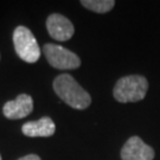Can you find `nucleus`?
<instances>
[{
	"instance_id": "nucleus-9",
	"label": "nucleus",
	"mask_w": 160,
	"mask_h": 160,
	"mask_svg": "<svg viewBox=\"0 0 160 160\" xmlns=\"http://www.w3.org/2000/svg\"><path fill=\"white\" fill-rule=\"evenodd\" d=\"M81 5L96 13H107L113 10L115 5L114 0H82Z\"/></svg>"
},
{
	"instance_id": "nucleus-7",
	"label": "nucleus",
	"mask_w": 160,
	"mask_h": 160,
	"mask_svg": "<svg viewBox=\"0 0 160 160\" xmlns=\"http://www.w3.org/2000/svg\"><path fill=\"white\" fill-rule=\"evenodd\" d=\"M33 110V100L28 94H20L14 100L8 101L2 107V114L6 119L19 120L30 115Z\"/></svg>"
},
{
	"instance_id": "nucleus-11",
	"label": "nucleus",
	"mask_w": 160,
	"mask_h": 160,
	"mask_svg": "<svg viewBox=\"0 0 160 160\" xmlns=\"http://www.w3.org/2000/svg\"><path fill=\"white\" fill-rule=\"evenodd\" d=\"M0 160H1V155H0Z\"/></svg>"
},
{
	"instance_id": "nucleus-10",
	"label": "nucleus",
	"mask_w": 160,
	"mask_h": 160,
	"mask_svg": "<svg viewBox=\"0 0 160 160\" xmlns=\"http://www.w3.org/2000/svg\"><path fill=\"white\" fill-rule=\"evenodd\" d=\"M18 160H42V159H40L37 154H28V155H25V157L19 158Z\"/></svg>"
},
{
	"instance_id": "nucleus-2",
	"label": "nucleus",
	"mask_w": 160,
	"mask_h": 160,
	"mask_svg": "<svg viewBox=\"0 0 160 160\" xmlns=\"http://www.w3.org/2000/svg\"><path fill=\"white\" fill-rule=\"evenodd\" d=\"M148 90V82L140 75H129L121 77L113 90L115 100L121 103L138 102L143 100Z\"/></svg>"
},
{
	"instance_id": "nucleus-5",
	"label": "nucleus",
	"mask_w": 160,
	"mask_h": 160,
	"mask_svg": "<svg viewBox=\"0 0 160 160\" xmlns=\"http://www.w3.org/2000/svg\"><path fill=\"white\" fill-rule=\"evenodd\" d=\"M46 29L50 37L58 42L69 40L75 33L72 23L59 13H52L46 19Z\"/></svg>"
},
{
	"instance_id": "nucleus-1",
	"label": "nucleus",
	"mask_w": 160,
	"mask_h": 160,
	"mask_svg": "<svg viewBox=\"0 0 160 160\" xmlns=\"http://www.w3.org/2000/svg\"><path fill=\"white\" fill-rule=\"evenodd\" d=\"M53 90L71 108L83 110L92 103V96L77 83L71 75L61 74L53 80Z\"/></svg>"
},
{
	"instance_id": "nucleus-8",
	"label": "nucleus",
	"mask_w": 160,
	"mask_h": 160,
	"mask_svg": "<svg viewBox=\"0 0 160 160\" xmlns=\"http://www.w3.org/2000/svg\"><path fill=\"white\" fill-rule=\"evenodd\" d=\"M22 132L24 135L29 138H49L55 134L56 126L51 118L44 116L38 121H30L24 123Z\"/></svg>"
},
{
	"instance_id": "nucleus-6",
	"label": "nucleus",
	"mask_w": 160,
	"mask_h": 160,
	"mask_svg": "<svg viewBox=\"0 0 160 160\" xmlns=\"http://www.w3.org/2000/svg\"><path fill=\"white\" fill-rule=\"evenodd\" d=\"M154 155V149L139 137L129 138L121 149L122 160H153Z\"/></svg>"
},
{
	"instance_id": "nucleus-3",
	"label": "nucleus",
	"mask_w": 160,
	"mask_h": 160,
	"mask_svg": "<svg viewBox=\"0 0 160 160\" xmlns=\"http://www.w3.org/2000/svg\"><path fill=\"white\" fill-rule=\"evenodd\" d=\"M13 45L17 55L26 63H36L40 57V48L31 30L17 26L13 31Z\"/></svg>"
},
{
	"instance_id": "nucleus-4",
	"label": "nucleus",
	"mask_w": 160,
	"mask_h": 160,
	"mask_svg": "<svg viewBox=\"0 0 160 160\" xmlns=\"http://www.w3.org/2000/svg\"><path fill=\"white\" fill-rule=\"evenodd\" d=\"M43 52L45 55L46 61L53 68L59 70H71L80 68V57L75 52L65 49L64 46L57 44H45L43 46Z\"/></svg>"
}]
</instances>
